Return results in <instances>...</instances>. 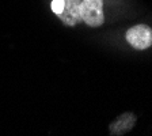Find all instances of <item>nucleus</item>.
Wrapping results in <instances>:
<instances>
[{
	"mask_svg": "<svg viewBox=\"0 0 152 136\" xmlns=\"http://www.w3.org/2000/svg\"><path fill=\"white\" fill-rule=\"evenodd\" d=\"M80 19L90 27L103 25V0H83L80 3Z\"/></svg>",
	"mask_w": 152,
	"mask_h": 136,
	"instance_id": "nucleus-1",
	"label": "nucleus"
},
{
	"mask_svg": "<svg viewBox=\"0 0 152 136\" xmlns=\"http://www.w3.org/2000/svg\"><path fill=\"white\" fill-rule=\"evenodd\" d=\"M128 44L137 51H144L152 46V29L148 25H136L125 34Z\"/></svg>",
	"mask_w": 152,
	"mask_h": 136,
	"instance_id": "nucleus-2",
	"label": "nucleus"
},
{
	"mask_svg": "<svg viewBox=\"0 0 152 136\" xmlns=\"http://www.w3.org/2000/svg\"><path fill=\"white\" fill-rule=\"evenodd\" d=\"M136 114L132 113V112H126V113H122L121 116H118L113 123L110 124V132L115 136H122L125 133H128L129 131H132V128L134 127L136 124Z\"/></svg>",
	"mask_w": 152,
	"mask_h": 136,
	"instance_id": "nucleus-3",
	"label": "nucleus"
},
{
	"mask_svg": "<svg viewBox=\"0 0 152 136\" xmlns=\"http://www.w3.org/2000/svg\"><path fill=\"white\" fill-rule=\"evenodd\" d=\"M58 16L65 25H76L80 21V1L79 0H64V7Z\"/></svg>",
	"mask_w": 152,
	"mask_h": 136,
	"instance_id": "nucleus-4",
	"label": "nucleus"
},
{
	"mask_svg": "<svg viewBox=\"0 0 152 136\" xmlns=\"http://www.w3.org/2000/svg\"><path fill=\"white\" fill-rule=\"evenodd\" d=\"M63 7H64V0H53L52 1V10H53V12L57 14V15L61 12Z\"/></svg>",
	"mask_w": 152,
	"mask_h": 136,
	"instance_id": "nucleus-5",
	"label": "nucleus"
}]
</instances>
